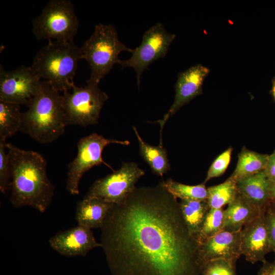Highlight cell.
Wrapping results in <instances>:
<instances>
[{
    "mask_svg": "<svg viewBox=\"0 0 275 275\" xmlns=\"http://www.w3.org/2000/svg\"><path fill=\"white\" fill-rule=\"evenodd\" d=\"M179 204L188 231L197 239L210 210L207 201L181 200Z\"/></svg>",
    "mask_w": 275,
    "mask_h": 275,
    "instance_id": "ffe728a7",
    "label": "cell"
},
{
    "mask_svg": "<svg viewBox=\"0 0 275 275\" xmlns=\"http://www.w3.org/2000/svg\"><path fill=\"white\" fill-rule=\"evenodd\" d=\"M42 81L31 67L22 65L6 71L0 66V100L26 104L40 91Z\"/></svg>",
    "mask_w": 275,
    "mask_h": 275,
    "instance_id": "8fae6325",
    "label": "cell"
},
{
    "mask_svg": "<svg viewBox=\"0 0 275 275\" xmlns=\"http://www.w3.org/2000/svg\"><path fill=\"white\" fill-rule=\"evenodd\" d=\"M270 190L271 199V201L275 203V180H273V181L270 180Z\"/></svg>",
    "mask_w": 275,
    "mask_h": 275,
    "instance_id": "1f68e13d",
    "label": "cell"
},
{
    "mask_svg": "<svg viewBox=\"0 0 275 275\" xmlns=\"http://www.w3.org/2000/svg\"><path fill=\"white\" fill-rule=\"evenodd\" d=\"M80 59V47L73 40H50L38 51L30 67L41 79L48 82L58 92H64L74 85L73 79Z\"/></svg>",
    "mask_w": 275,
    "mask_h": 275,
    "instance_id": "277c9868",
    "label": "cell"
},
{
    "mask_svg": "<svg viewBox=\"0 0 275 275\" xmlns=\"http://www.w3.org/2000/svg\"><path fill=\"white\" fill-rule=\"evenodd\" d=\"M78 27L72 2L51 0L40 15L33 19L32 32L38 40L69 41L73 40Z\"/></svg>",
    "mask_w": 275,
    "mask_h": 275,
    "instance_id": "52a82bcc",
    "label": "cell"
},
{
    "mask_svg": "<svg viewBox=\"0 0 275 275\" xmlns=\"http://www.w3.org/2000/svg\"><path fill=\"white\" fill-rule=\"evenodd\" d=\"M242 255L252 264L264 262L265 256L272 252L265 217V208L253 222L240 231Z\"/></svg>",
    "mask_w": 275,
    "mask_h": 275,
    "instance_id": "4fadbf2b",
    "label": "cell"
},
{
    "mask_svg": "<svg viewBox=\"0 0 275 275\" xmlns=\"http://www.w3.org/2000/svg\"><path fill=\"white\" fill-rule=\"evenodd\" d=\"M101 229L113 275H201L199 243L162 182L135 187L114 205Z\"/></svg>",
    "mask_w": 275,
    "mask_h": 275,
    "instance_id": "6da1fadb",
    "label": "cell"
},
{
    "mask_svg": "<svg viewBox=\"0 0 275 275\" xmlns=\"http://www.w3.org/2000/svg\"><path fill=\"white\" fill-rule=\"evenodd\" d=\"M264 172L270 180H275V149L269 155L268 162Z\"/></svg>",
    "mask_w": 275,
    "mask_h": 275,
    "instance_id": "f546056e",
    "label": "cell"
},
{
    "mask_svg": "<svg viewBox=\"0 0 275 275\" xmlns=\"http://www.w3.org/2000/svg\"><path fill=\"white\" fill-rule=\"evenodd\" d=\"M240 231L223 230L199 244L202 264L208 261L221 258L236 262L242 255Z\"/></svg>",
    "mask_w": 275,
    "mask_h": 275,
    "instance_id": "9a60e30c",
    "label": "cell"
},
{
    "mask_svg": "<svg viewBox=\"0 0 275 275\" xmlns=\"http://www.w3.org/2000/svg\"><path fill=\"white\" fill-rule=\"evenodd\" d=\"M115 204L97 198H84L76 206L75 219L78 225L89 229L101 228Z\"/></svg>",
    "mask_w": 275,
    "mask_h": 275,
    "instance_id": "e0dca14e",
    "label": "cell"
},
{
    "mask_svg": "<svg viewBox=\"0 0 275 275\" xmlns=\"http://www.w3.org/2000/svg\"><path fill=\"white\" fill-rule=\"evenodd\" d=\"M271 92H272L273 98L275 100V78H274L272 80Z\"/></svg>",
    "mask_w": 275,
    "mask_h": 275,
    "instance_id": "d6a6232c",
    "label": "cell"
},
{
    "mask_svg": "<svg viewBox=\"0 0 275 275\" xmlns=\"http://www.w3.org/2000/svg\"><path fill=\"white\" fill-rule=\"evenodd\" d=\"M262 209L237 191L233 200L225 210L224 230L240 231L256 219Z\"/></svg>",
    "mask_w": 275,
    "mask_h": 275,
    "instance_id": "2e32d148",
    "label": "cell"
},
{
    "mask_svg": "<svg viewBox=\"0 0 275 275\" xmlns=\"http://www.w3.org/2000/svg\"><path fill=\"white\" fill-rule=\"evenodd\" d=\"M49 243L54 251L68 257L85 256L93 249L102 247L91 229L79 225L58 232L49 239Z\"/></svg>",
    "mask_w": 275,
    "mask_h": 275,
    "instance_id": "5bb4252c",
    "label": "cell"
},
{
    "mask_svg": "<svg viewBox=\"0 0 275 275\" xmlns=\"http://www.w3.org/2000/svg\"><path fill=\"white\" fill-rule=\"evenodd\" d=\"M225 210L210 209L202 228L197 237L199 244L224 230Z\"/></svg>",
    "mask_w": 275,
    "mask_h": 275,
    "instance_id": "d4e9b609",
    "label": "cell"
},
{
    "mask_svg": "<svg viewBox=\"0 0 275 275\" xmlns=\"http://www.w3.org/2000/svg\"><path fill=\"white\" fill-rule=\"evenodd\" d=\"M162 183L167 190L176 199L190 200L207 199V188L203 183L196 185H189L175 181L172 179H169Z\"/></svg>",
    "mask_w": 275,
    "mask_h": 275,
    "instance_id": "cb8c5ba5",
    "label": "cell"
},
{
    "mask_svg": "<svg viewBox=\"0 0 275 275\" xmlns=\"http://www.w3.org/2000/svg\"><path fill=\"white\" fill-rule=\"evenodd\" d=\"M113 143L126 146L130 144L128 141L107 139L96 133L79 140L77 156L68 166L66 189L69 193L72 195L79 194L78 185L82 176L94 166L103 163L112 169L102 159V153L105 147Z\"/></svg>",
    "mask_w": 275,
    "mask_h": 275,
    "instance_id": "9c48e42d",
    "label": "cell"
},
{
    "mask_svg": "<svg viewBox=\"0 0 275 275\" xmlns=\"http://www.w3.org/2000/svg\"><path fill=\"white\" fill-rule=\"evenodd\" d=\"M145 172L133 162L123 163L121 168L96 180L84 198H97L116 205L123 204L135 188Z\"/></svg>",
    "mask_w": 275,
    "mask_h": 275,
    "instance_id": "ba28073f",
    "label": "cell"
},
{
    "mask_svg": "<svg viewBox=\"0 0 275 275\" xmlns=\"http://www.w3.org/2000/svg\"><path fill=\"white\" fill-rule=\"evenodd\" d=\"M80 50L81 59L87 61L91 70L89 79L98 84L115 64L119 63L120 52L133 51L119 40L113 25L102 23L95 26L93 33L85 41Z\"/></svg>",
    "mask_w": 275,
    "mask_h": 275,
    "instance_id": "5b68a950",
    "label": "cell"
},
{
    "mask_svg": "<svg viewBox=\"0 0 275 275\" xmlns=\"http://www.w3.org/2000/svg\"><path fill=\"white\" fill-rule=\"evenodd\" d=\"M9 156V198L15 208L31 206L44 212L52 202L54 187L49 180L47 162L37 152L20 149L6 143Z\"/></svg>",
    "mask_w": 275,
    "mask_h": 275,
    "instance_id": "7a4b0ae2",
    "label": "cell"
},
{
    "mask_svg": "<svg viewBox=\"0 0 275 275\" xmlns=\"http://www.w3.org/2000/svg\"><path fill=\"white\" fill-rule=\"evenodd\" d=\"M71 90L64 91L62 95L65 126L86 127L97 124L102 107L108 99L106 93L98 83L89 79L86 86L74 85Z\"/></svg>",
    "mask_w": 275,
    "mask_h": 275,
    "instance_id": "8992f818",
    "label": "cell"
},
{
    "mask_svg": "<svg viewBox=\"0 0 275 275\" xmlns=\"http://www.w3.org/2000/svg\"><path fill=\"white\" fill-rule=\"evenodd\" d=\"M6 143L0 141V190L3 193L9 189L10 178L9 156L6 151Z\"/></svg>",
    "mask_w": 275,
    "mask_h": 275,
    "instance_id": "83f0119b",
    "label": "cell"
},
{
    "mask_svg": "<svg viewBox=\"0 0 275 275\" xmlns=\"http://www.w3.org/2000/svg\"><path fill=\"white\" fill-rule=\"evenodd\" d=\"M265 217L272 252L275 255V203L272 201L265 207Z\"/></svg>",
    "mask_w": 275,
    "mask_h": 275,
    "instance_id": "f1b7e54d",
    "label": "cell"
},
{
    "mask_svg": "<svg viewBox=\"0 0 275 275\" xmlns=\"http://www.w3.org/2000/svg\"><path fill=\"white\" fill-rule=\"evenodd\" d=\"M210 209H221L230 204L237 194L236 181L230 177L219 184L207 188Z\"/></svg>",
    "mask_w": 275,
    "mask_h": 275,
    "instance_id": "603a6c76",
    "label": "cell"
},
{
    "mask_svg": "<svg viewBox=\"0 0 275 275\" xmlns=\"http://www.w3.org/2000/svg\"><path fill=\"white\" fill-rule=\"evenodd\" d=\"M209 72L207 67L197 64L178 74L175 86L174 102L163 118L157 121L160 126V132L170 117L184 105L203 93V82Z\"/></svg>",
    "mask_w": 275,
    "mask_h": 275,
    "instance_id": "7c38bea8",
    "label": "cell"
},
{
    "mask_svg": "<svg viewBox=\"0 0 275 275\" xmlns=\"http://www.w3.org/2000/svg\"><path fill=\"white\" fill-rule=\"evenodd\" d=\"M22 114L19 105L0 100V141L6 142L20 131Z\"/></svg>",
    "mask_w": 275,
    "mask_h": 275,
    "instance_id": "7402d4cb",
    "label": "cell"
},
{
    "mask_svg": "<svg viewBox=\"0 0 275 275\" xmlns=\"http://www.w3.org/2000/svg\"><path fill=\"white\" fill-rule=\"evenodd\" d=\"M232 151V147H230L216 157L209 168L204 184L212 178L221 176L225 172L230 163Z\"/></svg>",
    "mask_w": 275,
    "mask_h": 275,
    "instance_id": "4316f807",
    "label": "cell"
},
{
    "mask_svg": "<svg viewBox=\"0 0 275 275\" xmlns=\"http://www.w3.org/2000/svg\"><path fill=\"white\" fill-rule=\"evenodd\" d=\"M270 187L264 171L236 181L237 191L260 209L271 201Z\"/></svg>",
    "mask_w": 275,
    "mask_h": 275,
    "instance_id": "ac0fdd59",
    "label": "cell"
},
{
    "mask_svg": "<svg viewBox=\"0 0 275 275\" xmlns=\"http://www.w3.org/2000/svg\"><path fill=\"white\" fill-rule=\"evenodd\" d=\"M133 129L139 142L141 156L155 174L162 176L171 169L167 149L161 145L154 146L147 144L140 136L134 126Z\"/></svg>",
    "mask_w": 275,
    "mask_h": 275,
    "instance_id": "44dd1931",
    "label": "cell"
},
{
    "mask_svg": "<svg viewBox=\"0 0 275 275\" xmlns=\"http://www.w3.org/2000/svg\"><path fill=\"white\" fill-rule=\"evenodd\" d=\"M268 157L267 154L251 151L243 147L238 153L236 167L230 177L237 181L264 171Z\"/></svg>",
    "mask_w": 275,
    "mask_h": 275,
    "instance_id": "d6986e66",
    "label": "cell"
},
{
    "mask_svg": "<svg viewBox=\"0 0 275 275\" xmlns=\"http://www.w3.org/2000/svg\"><path fill=\"white\" fill-rule=\"evenodd\" d=\"M20 131L41 144L57 140L65 131L63 96L45 80L39 92L26 104Z\"/></svg>",
    "mask_w": 275,
    "mask_h": 275,
    "instance_id": "3957f363",
    "label": "cell"
},
{
    "mask_svg": "<svg viewBox=\"0 0 275 275\" xmlns=\"http://www.w3.org/2000/svg\"><path fill=\"white\" fill-rule=\"evenodd\" d=\"M263 264L258 272V275H275V262H268L267 260Z\"/></svg>",
    "mask_w": 275,
    "mask_h": 275,
    "instance_id": "4dcf8cb0",
    "label": "cell"
},
{
    "mask_svg": "<svg viewBox=\"0 0 275 275\" xmlns=\"http://www.w3.org/2000/svg\"><path fill=\"white\" fill-rule=\"evenodd\" d=\"M236 263L221 258L208 261L202 264L201 275H236Z\"/></svg>",
    "mask_w": 275,
    "mask_h": 275,
    "instance_id": "484cf974",
    "label": "cell"
},
{
    "mask_svg": "<svg viewBox=\"0 0 275 275\" xmlns=\"http://www.w3.org/2000/svg\"><path fill=\"white\" fill-rule=\"evenodd\" d=\"M175 37V34L167 32L162 23H157L145 32L141 44L133 49L131 57L120 60L119 64L122 68L131 67L134 70L139 87L144 70L155 61L166 56Z\"/></svg>",
    "mask_w": 275,
    "mask_h": 275,
    "instance_id": "30bf717a",
    "label": "cell"
}]
</instances>
